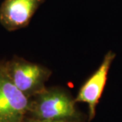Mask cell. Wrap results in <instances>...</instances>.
<instances>
[{"label": "cell", "mask_w": 122, "mask_h": 122, "mask_svg": "<svg viewBox=\"0 0 122 122\" xmlns=\"http://www.w3.org/2000/svg\"><path fill=\"white\" fill-rule=\"evenodd\" d=\"M33 97L29 111L34 119L71 121L77 116L75 101L63 90L45 88Z\"/></svg>", "instance_id": "cell-1"}, {"label": "cell", "mask_w": 122, "mask_h": 122, "mask_svg": "<svg viewBox=\"0 0 122 122\" xmlns=\"http://www.w3.org/2000/svg\"><path fill=\"white\" fill-rule=\"evenodd\" d=\"M4 66L14 84L29 98L46 88L45 83L52 74L47 67L18 57L4 62Z\"/></svg>", "instance_id": "cell-2"}, {"label": "cell", "mask_w": 122, "mask_h": 122, "mask_svg": "<svg viewBox=\"0 0 122 122\" xmlns=\"http://www.w3.org/2000/svg\"><path fill=\"white\" fill-rule=\"evenodd\" d=\"M29 106V98L14 84L4 62H0V122H24Z\"/></svg>", "instance_id": "cell-3"}, {"label": "cell", "mask_w": 122, "mask_h": 122, "mask_svg": "<svg viewBox=\"0 0 122 122\" xmlns=\"http://www.w3.org/2000/svg\"><path fill=\"white\" fill-rule=\"evenodd\" d=\"M115 57V53L111 51L106 54L98 69L83 83L75 99V102H82L88 105L90 120L95 115L96 105L103 92L109 69Z\"/></svg>", "instance_id": "cell-4"}, {"label": "cell", "mask_w": 122, "mask_h": 122, "mask_svg": "<svg viewBox=\"0 0 122 122\" xmlns=\"http://www.w3.org/2000/svg\"><path fill=\"white\" fill-rule=\"evenodd\" d=\"M45 0H4L0 7V22L6 29L26 26Z\"/></svg>", "instance_id": "cell-5"}, {"label": "cell", "mask_w": 122, "mask_h": 122, "mask_svg": "<svg viewBox=\"0 0 122 122\" xmlns=\"http://www.w3.org/2000/svg\"><path fill=\"white\" fill-rule=\"evenodd\" d=\"M24 122H73L71 121H64V120H40L37 119H32L28 120H24Z\"/></svg>", "instance_id": "cell-6"}]
</instances>
